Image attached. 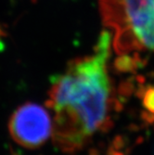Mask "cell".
<instances>
[{"label": "cell", "mask_w": 154, "mask_h": 155, "mask_svg": "<svg viewBox=\"0 0 154 155\" xmlns=\"http://www.w3.org/2000/svg\"><path fill=\"white\" fill-rule=\"evenodd\" d=\"M12 139L23 148L34 150L43 146L52 127L48 110L34 102H27L13 112L8 123Z\"/></svg>", "instance_id": "obj_3"}, {"label": "cell", "mask_w": 154, "mask_h": 155, "mask_svg": "<svg viewBox=\"0 0 154 155\" xmlns=\"http://www.w3.org/2000/svg\"><path fill=\"white\" fill-rule=\"evenodd\" d=\"M140 98L144 111L154 119V84H149L142 89Z\"/></svg>", "instance_id": "obj_4"}, {"label": "cell", "mask_w": 154, "mask_h": 155, "mask_svg": "<svg viewBox=\"0 0 154 155\" xmlns=\"http://www.w3.org/2000/svg\"><path fill=\"white\" fill-rule=\"evenodd\" d=\"M110 44L106 30L93 54L72 61L52 82L47 105L55 112L53 141L64 152L83 149L96 132L109 127L113 105L107 66Z\"/></svg>", "instance_id": "obj_1"}, {"label": "cell", "mask_w": 154, "mask_h": 155, "mask_svg": "<svg viewBox=\"0 0 154 155\" xmlns=\"http://www.w3.org/2000/svg\"><path fill=\"white\" fill-rule=\"evenodd\" d=\"M116 53L154 52V0H99Z\"/></svg>", "instance_id": "obj_2"}]
</instances>
